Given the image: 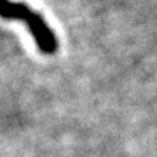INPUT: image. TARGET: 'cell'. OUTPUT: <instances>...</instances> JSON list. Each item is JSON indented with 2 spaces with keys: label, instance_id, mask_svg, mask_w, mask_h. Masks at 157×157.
I'll return each instance as SVG.
<instances>
[{
  "label": "cell",
  "instance_id": "1",
  "mask_svg": "<svg viewBox=\"0 0 157 157\" xmlns=\"http://www.w3.org/2000/svg\"><path fill=\"white\" fill-rule=\"evenodd\" d=\"M0 17L3 18H18L29 26L31 35L34 37L40 52L44 55H52L58 49V41L53 31L48 26L44 18L32 11L28 5L11 2V0H0Z\"/></svg>",
  "mask_w": 157,
  "mask_h": 157
}]
</instances>
